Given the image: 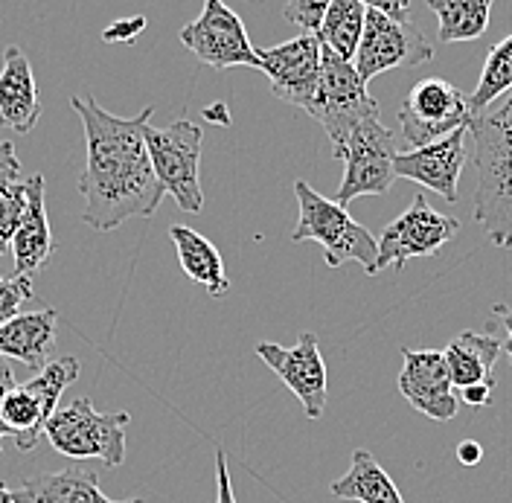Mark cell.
Wrapping results in <instances>:
<instances>
[{"label": "cell", "mask_w": 512, "mask_h": 503, "mask_svg": "<svg viewBox=\"0 0 512 503\" xmlns=\"http://www.w3.org/2000/svg\"><path fill=\"white\" fill-rule=\"evenodd\" d=\"M70 105L85 126L88 146L82 178L76 181L85 198L82 221L108 233L128 219H152L166 195L143 137L155 105H146L137 117H114L94 96H70Z\"/></svg>", "instance_id": "1"}, {"label": "cell", "mask_w": 512, "mask_h": 503, "mask_svg": "<svg viewBox=\"0 0 512 503\" xmlns=\"http://www.w3.org/2000/svg\"><path fill=\"white\" fill-rule=\"evenodd\" d=\"M478 184L472 213L486 239L512 251V91L501 108L483 111L469 123Z\"/></svg>", "instance_id": "2"}, {"label": "cell", "mask_w": 512, "mask_h": 503, "mask_svg": "<svg viewBox=\"0 0 512 503\" xmlns=\"http://www.w3.org/2000/svg\"><path fill=\"white\" fill-rule=\"evenodd\" d=\"M294 195L300 204V219L291 230V242H318L329 268H341L344 262H358L373 277L376 251H379L376 236L364 224L352 219L347 207L320 195L318 189H312L306 181L294 184Z\"/></svg>", "instance_id": "3"}, {"label": "cell", "mask_w": 512, "mask_h": 503, "mask_svg": "<svg viewBox=\"0 0 512 503\" xmlns=\"http://www.w3.org/2000/svg\"><path fill=\"white\" fill-rule=\"evenodd\" d=\"M131 422L128 410H96V405L82 396L67 402L44 425L47 442L70 460H99L108 469L123 466L126 460V428Z\"/></svg>", "instance_id": "4"}, {"label": "cell", "mask_w": 512, "mask_h": 503, "mask_svg": "<svg viewBox=\"0 0 512 503\" xmlns=\"http://www.w3.org/2000/svg\"><path fill=\"white\" fill-rule=\"evenodd\" d=\"M332 149H335V158L344 160V178H341V187L332 201L347 207L361 195H387L390 192L393 181H396L393 158L399 149H396L393 131H387L379 117L358 123Z\"/></svg>", "instance_id": "5"}, {"label": "cell", "mask_w": 512, "mask_h": 503, "mask_svg": "<svg viewBox=\"0 0 512 503\" xmlns=\"http://www.w3.org/2000/svg\"><path fill=\"white\" fill-rule=\"evenodd\" d=\"M143 137L160 187L184 213H201V128L190 120H175L169 128L146 126Z\"/></svg>", "instance_id": "6"}, {"label": "cell", "mask_w": 512, "mask_h": 503, "mask_svg": "<svg viewBox=\"0 0 512 503\" xmlns=\"http://www.w3.org/2000/svg\"><path fill=\"white\" fill-rule=\"evenodd\" d=\"M306 114L318 120L326 137L341 143L352 128L370 117H379V102L370 96L367 85L358 79L352 62L338 59L326 47H320V79Z\"/></svg>", "instance_id": "7"}, {"label": "cell", "mask_w": 512, "mask_h": 503, "mask_svg": "<svg viewBox=\"0 0 512 503\" xmlns=\"http://www.w3.org/2000/svg\"><path fill=\"white\" fill-rule=\"evenodd\" d=\"M434 53H437L434 44L414 21H393L376 9H367L364 32H361L352 67H355L358 79L367 85L384 70L434 62Z\"/></svg>", "instance_id": "8"}, {"label": "cell", "mask_w": 512, "mask_h": 503, "mask_svg": "<svg viewBox=\"0 0 512 503\" xmlns=\"http://www.w3.org/2000/svg\"><path fill=\"white\" fill-rule=\"evenodd\" d=\"M457 230H460V221L451 219L446 213H437L425 201V195H416L411 207L384 227L379 251H376L373 277L387 268L402 271L408 265V259H416V256L440 253L457 236Z\"/></svg>", "instance_id": "9"}, {"label": "cell", "mask_w": 512, "mask_h": 503, "mask_svg": "<svg viewBox=\"0 0 512 503\" xmlns=\"http://www.w3.org/2000/svg\"><path fill=\"white\" fill-rule=\"evenodd\" d=\"M472 123V111L463 91L446 79H422L402 99L399 128L411 149L428 146Z\"/></svg>", "instance_id": "10"}, {"label": "cell", "mask_w": 512, "mask_h": 503, "mask_svg": "<svg viewBox=\"0 0 512 503\" xmlns=\"http://www.w3.org/2000/svg\"><path fill=\"white\" fill-rule=\"evenodd\" d=\"M181 44L198 62L216 70L259 67L256 47L248 38L242 18L224 0H204L201 15L181 30Z\"/></svg>", "instance_id": "11"}, {"label": "cell", "mask_w": 512, "mask_h": 503, "mask_svg": "<svg viewBox=\"0 0 512 503\" xmlns=\"http://www.w3.org/2000/svg\"><path fill=\"white\" fill-rule=\"evenodd\" d=\"M256 62L277 99L297 108H309L320 79V41L315 32H303L286 44L256 50Z\"/></svg>", "instance_id": "12"}, {"label": "cell", "mask_w": 512, "mask_h": 503, "mask_svg": "<svg viewBox=\"0 0 512 503\" xmlns=\"http://www.w3.org/2000/svg\"><path fill=\"white\" fill-rule=\"evenodd\" d=\"M256 355L300 399L309 419L323 416V408H326V364L320 355L318 338L312 332H303L294 346L262 341V344H256Z\"/></svg>", "instance_id": "13"}, {"label": "cell", "mask_w": 512, "mask_h": 503, "mask_svg": "<svg viewBox=\"0 0 512 503\" xmlns=\"http://www.w3.org/2000/svg\"><path fill=\"white\" fill-rule=\"evenodd\" d=\"M466 160H469V126L451 131L437 143L396 152L393 172L396 178H408L425 189H434L446 201L457 204V184H460Z\"/></svg>", "instance_id": "14"}, {"label": "cell", "mask_w": 512, "mask_h": 503, "mask_svg": "<svg viewBox=\"0 0 512 503\" xmlns=\"http://www.w3.org/2000/svg\"><path fill=\"white\" fill-rule=\"evenodd\" d=\"M405 367L399 373V393L411 408L434 422L457 416V396L440 349H402Z\"/></svg>", "instance_id": "15"}, {"label": "cell", "mask_w": 512, "mask_h": 503, "mask_svg": "<svg viewBox=\"0 0 512 503\" xmlns=\"http://www.w3.org/2000/svg\"><path fill=\"white\" fill-rule=\"evenodd\" d=\"M44 175L35 172L27 178V204H24V213L21 221L15 227V236H12V245L9 251L15 256V277H27L32 280L44 262L56 253V239L50 233V219H47V207H44Z\"/></svg>", "instance_id": "16"}, {"label": "cell", "mask_w": 512, "mask_h": 503, "mask_svg": "<svg viewBox=\"0 0 512 503\" xmlns=\"http://www.w3.org/2000/svg\"><path fill=\"white\" fill-rule=\"evenodd\" d=\"M41 120V102H38V85L32 73L30 59L21 47L3 50V67H0V128L15 134H30Z\"/></svg>", "instance_id": "17"}, {"label": "cell", "mask_w": 512, "mask_h": 503, "mask_svg": "<svg viewBox=\"0 0 512 503\" xmlns=\"http://www.w3.org/2000/svg\"><path fill=\"white\" fill-rule=\"evenodd\" d=\"M12 501L15 503H146L143 498H131V501H111L102 489H99V477L96 472L70 466L62 472H44L35 474L30 480H24L18 489H12Z\"/></svg>", "instance_id": "18"}, {"label": "cell", "mask_w": 512, "mask_h": 503, "mask_svg": "<svg viewBox=\"0 0 512 503\" xmlns=\"http://www.w3.org/2000/svg\"><path fill=\"white\" fill-rule=\"evenodd\" d=\"M56 323H59L56 309L27 312L6 320L0 326V355L18 358L30 370H41L56 344Z\"/></svg>", "instance_id": "19"}, {"label": "cell", "mask_w": 512, "mask_h": 503, "mask_svg": "<svg viewBox=\"0 0 512 503\" xmlns=\"http://www.w3.org/2000/svg\"><path fill=\"white\" fill-rule=\"evenodd\" d=\"M504 352V344L486 332H460L443 349L448 376L457 390L472 384H492L495 387V364Z\"/></svg>", "instance_id": "20"}, {"label": "cell", "mask_w": 512, "mask_h": 503, "mask_svg": "<svg viewBox=\"0 0 512 503\" xmlns=\"http://www.w3.org/2000/svg\"><path fill=\"white\" fill-rule=\"evenodd\" d=\"M169 239L178 251V262H181L184 274L192 283L204 285L213 297H224L230 291L222 253L216 251V245L207 236H201L198 230H192L187 224H172Z\"/></svg>", "instance_id": "21"}, {"label": "cell", "mask_w": 512, "mask_h": 503, "mask_svg": "<svg viewBox=\"0 0 512 503\" xmlns=\"http://www.w3.org/2000/svg\"><path fill=\"white\" fill-rule=\"evenodd\" d=\"M329 492L341 501L352 503H405L402 492L390 480V474L384 472L379 460L364 448L352 451L350 472L338 477L329 486Z\"/></svg>", "instance_id": "22"}, {"label": "cell", "mask_w": 512, "mask_h": 503, "mask_svg": "<svg viewBox=\"0 0 512 503\" xmlns=\"http://www.w3.org/2000/svg\"><path fill=\"white\" fill-rule=\"evenodd\" d=\"M364 18H367V6L361 0H332L315 30L320 47H326L344 62H352L364 32Z\"/></svg>", "instance_id": "23"}, {"label": "cell", "mask_w": 512, "mask_h": 503, "mask_svg": "<svg viewBox=\"0 0 512 503\" xmlns=\"http://www.w3.org/2000/svg\"><path fill=\"white\" fill-rule=\"evenodd\" d=\"M428 9L440 18L437 38L443 44L475 41L489 30V12L495 0H425Z\"/></svg>", "instance_id": "24"}, {"label": "cell", "mask_w": 512, "mask_h": 503, "mask_svg": "<svg viewBox=\"0 0 512 503\" xmlns=\"http://www.w3.org/2000/svg\"><path fill=\"white\" fill-rule=\"evenodd\" d=\"M47 413L35 402L30 390L24 384L12 387L3 402H0V422L6 428V434L15 437L18 451H32L38 440L44 437V425H47Z\"/></svg>", "instance_id": "25"}, {"label": "cell", "mask_w": 512, "mask_h": 503, "mask_svg": "<svg viewBox=\"0 0 512 503\" xmlns=\"http://www.w3.org/2000/svg\"><path fill=\"white\" fill-rule=\"evenodd\" d=\"M512 91V35H507L504 41H498L495 47H489L486 62L480 70L478 88L475 94L466 96L472 117H478L483 111L492 108L495 99H501L504 94Z\"/></svg>", "instance_id": "26"}, {"label": "cell", "mask_w": 512, "mask_h": 503, "mask_svg": "<svg viewBox=\"0 0 512 503\" xmlns=\"http://www.w3.org/2000/svg\"><path fill=\"white\" fill-rule=\"evenodd\" d=\"M27 204V181H6L0 178V256L9 251L15 227L21 221Z\"/></svg>", "instance_id": "27"}, {"label": "cell", "mask_w": 512, "mask_h": 503, "mask_svg": "<svg viewBox=\"0 0 512 503\" xmlns=\"http://www.w3.org/2000/svg\"><path fill=\"white\" fill-rule=\"evenodd\" d=\"M32 280L27 277H0V326L15 315H21V306L32 300Z\"/></svg>", "instance_id": "28"}, {"label": "cell", "mask_w": 512, "mask_h": 503, "mask_svg": "<svg viewBox=\"0 0 512 503\" xmlns=\"http://www.w3.org/2000/svg\"><path fill=\"white\" fill-rule=\"evenodd\" d=\"M332 0H288L283 15L288 24H297L303 32H315L320 27L323 12L329 9Z\"/></svg>", "instance_id": "29"}, {"label": "cell", "mask_w": 512, "mask_h": 503, "mask_svg": "<svg viewBox=\"0 0 512 503\" xmlns=\"http://www.w3.org/2000/svg\"><path fill=\"white\" fill-rule=\"evenodd\" d=\"M146 30V18H123V21H114L108 30L102 32V41L114 44V41H134L140 32Z\"/></svg>", "instance_id": "30"}, {"label": "cell", "mask_w": 512, "mask_h": 503, "mask_svg": "<svg viewBox=\"0 0 512 503\" xmlns=\"http://www.w3.org/2000/svg\"><path fill=\"white\" fill-rule=\"evenodd\" d=\"M0 178L6 181H21L24 178V166L15 155V146L9 140H0Z\"/></svg>", "instance_id": "31"}, {"label": "cell", "mask_w": 512, "mask_h": 503, "mask_svg": "<svg viewBox=\"0 0 512 503\" xmlns=\"http://www.w3.org/2000/svg\"><path fill=\"white\" fill-rule=\"evenodd\" d=\"M367 9H376L393 21H411V0H361Z\"/></svg>", "instance_id": "32"}, {"label": "cell", "mask_w": 512, "mask_h": 503, "mask_svg": "<svg viewBox=\"0 0 512 503\" xmlns=\"http://www.w3.org/2000/svg\"><path fill=\"white\" fill-rule=\"evenodd\" d=\"M216 483H219V492H216V503H236L233 486H230L227 454H224L222 448H216Z\"/></svg>", "instance_id": "33"}, {"label": "cell", "mask_w": 512, "mask_h": 503, "mask_svg": "<svg viewBox=\"0 0 512 503\" xmlns=\"http://www.w3.org/2000/svg\"><path fill=\"white\" fill-rule=\"evenodd\" d=\"M492 390H495L492 384H472V387H463L460 390V399L469 408H486L492 402Z\"/></svg>", "instance_id": "34"}, {"label": "cell", "mask_w": 512, "mask_h": 503, "mask_svg": "<svg viewBox=\"0 0 512 503\" xmlns=\"http://www.w3.org/2000/svg\"><path fill=\"white\" fill-rule=\"evenodd\" d=\"M480 457H483V445L475 440H463L457 445V460L463 463V466H478Z\"/></svg>", "instance_id": "35"}, {"label": "cell", "mask_w": 512, "mask_h": 503, "mask_svg": "<svg viewBox=\"0 0 512 503\" xmlns=\"http://www.w3.org/2000/svg\"><path fill=\"white\" fill-rule=\"evenodd\" d=\"M492 315L501 320V326L507 332V341H501V344H504V352H507V358H510L512 364V306H495Z\"/></svg>", "instance_id": "36"}, {"label": "cell", "mask_w": 512, "mask_h": 503, "mask_svg": "<svg viewBox=\"0 0 512 503\" xmlns=\"http://www.w3.org/2000/svg\"><path fill=\"white\" fill-rule=\"evenodd\" d=\"M12 387H18V381H15V373H12V367L6 364V358L0 355V402H3V396L12 390Z\"/></svg>", "instance_id": "37"}, {"label": "cell", "mask_w": 512, "mask_h": 503, "mask_svg": "<svg viewBox=\"0 0 512 503\" xmlns=\"http://www.w3.org/2000/svg\"><path fill=\"white\" fill-rule=\"evenodd\" d=\"M0 503H15L12 501V489H6L3 483H0Z\"/></svg>", "instance_id": "38"}, {"label": "cell", "mask_w": 512, "mask_h": 503, "mask_svg": "<svg viewBox=\"0 0 512 503\" xmlns=\"http://www.w3.org/2000/svg\"><path fill=\"white\" fill-rule=\"evenodd\" d=\"M3 437H6V428H3V422H0V454H3Z\"/></svg>", "instance_id": "39"}]
</instances>
